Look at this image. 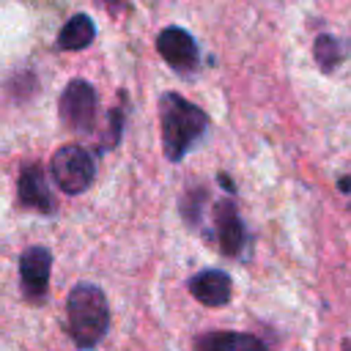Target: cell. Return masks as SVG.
<instances>
[{"label": "cell", "mask_w": 351, "mask_h": 351, "mask_svg": "<svg viewBox=\"0 0 351 351\" xmlns=\"http://www.w3.org/2000/svg\"><path fill=\"white\" fill-rule=\"evenodd\" d=\"M200 351H241V348H266V340L250 332H208L195 340Z\"/></svg>", "instance_id": "cell-10"}, {"label": "cell", "mask_w": 351, "mask_h": 351, "mask_svg": "<svg viewBox=\"0 0 351 351\" xmlns=\"http://www.w3.org/2000/svg\"><path fill=\"white\" fill-rule=\"evenodd\" d=\"M99 3H101V5H104V8H107V11H118V8H121V3H123V0H99Z\"/></svg>", "instance_id": "cell-16"}, {"label": "cell", "mask_w": 351, "mask_h": 351, "mask_svg": "<svg viewBox=\"0 0 351 351\" xmlns=\"http://www.w3.org/2000/svg\"><path fill=\"white\" fill-rule=\"evenodd\" d=\"M313 58H315V63L321 66V71H335L340 63H343V58H346V47L335 38V36H329V33H321L318 38H315V44H313Z\"/></svg>", "instance_id": "cell-12"}, {"label": "cell", "mask_w": 351, "mask_h": 351, "mask_svg": "<svg viewBox=\"0 0 351 351\" xmlns=\"http://www.w3.org/2000/svg\"><path fill=\"white\" fill-rule=\"evenodd\" d=\"M123 110H110L107 115V132H104V140L99 145V151H107V148H115L121 143V134H123Z\"/></svg>", "instance_id": "cell-14"}, {"label": "cell", "mask_w": 351, "mask_h": 351, "mask_svg": "<svg viewBox=\"0 0 351 351\" xmlns=\"http://www.w3.org/2000/svg\"><path fill=\"white\" fill-rule=\"evenodd\" d=\"M96 38V25L88 14H74L58 33V49L66 52H80L85 47H90Z\"/></svg>", "instance_id": "cell-11"}, {"label": "cell", "mask_w": 351, "mask_h": 351, "mask_svg": "<svg viewBox=\"0 0 351 351\" xmlns=\"http://www.w3.org/2000/svg\"><path fill=\"white\" fill-rule=\"evenodd\" d=\"M159 129L167 162H181L203 140L208 129V115L195 101L184 99L176 90H167L159 96Z\"/></svg>", "instance_id": "cell-1"}, {"label": "cell", "mask_w": 351, "mask_h": 351, "mask_svg": "<svg viewBox=\"0 0 351 351\" xmlns=\"http://www.w3.org/2000/svg\"><path fill=\"white\" fill-rule=\"evenodd\" d=\"M156 52H159L162 60H165L173 71H178V74H189V71L197 69V58H200L197 41H195V36H192L189 30H184V27L170 25V27L159 30V36H156Z\"/></svg>", "instance_id": "cell-7"}, {"label": "cell", "mask_w": 351, "mask_h": 351, "mask_svg": "<svg viewBox=\"0 0 351 351\" xmlns=\"http://www.w3.org/2000/svg\"><path fill=\"white\" fill-rule=\"evenodd\" d=\"M49 176H52V181L58 184L60 192H66L71 197L82 195L93 184L96 156H93V151H88L77 143L60 145L49 159Z\"/></svg>", "instance_id": "cell-3"}, {"label": "cell", "mask_w": 351, "mask_h": 351, "mask_svg": "<svg viewBox=\"0 0 351 351\" xmlns=\"http://www.w3.org/2000/svg\"><path fill=\"white\" fill-rule=\"evenodd\" d=\"M58 110H60V121L77 132V134H88L96 126V112H99V96L96 88L88 80H71L58 99Z\"/></svg>", "instance_id": "cell-4"}, {"label": "cell", "mask_w": 351, "mask_h": 351, "mask_svg": "<svg viewBox=\"0 0 351 351\" xmlns=\"http://www.w3.org/2000/svg\"><path fill=\"white\" fill-rule=\"evenodd\" d=\"M217 181H219V184L228 189V195H236V186H233V181L228 178V173H217Z\"/></svg>", "instance_id": "cell-15"}, {"label": "cell", "mask_w": 351, "mask_h": 351, "mask_svg": "<svg viewBox=\"0 0 351 351\" xmlns=\"http://www.w3.org/2000/svg\"><path fill=\"white\" fill-rule=\"evenodd\" d=\"M110 329V304L96 282H77L66 296V332L80 348H93Z\"/></svg>", "instance_id": "cell-2"}, {"label": "cell", "mask_w": 351, "mask_h": 351, "mask_svg": "<svg viewBox=\"0 0 351 351\" xmlns=\"http://www.w3.org/2000/svg\"><path fill=\"white\" fill-rule=\"evenodd\" d=\"M189 293L206 307H225L233 296V280L222 269H203L189 277Z\"/></svg>", "instance_id": "cell-9"}, {"label": "cell", "mask_w": 351, "mask_h": 351, "mask_svg": "<svg viewBox=\"0 0 351 351\" xmlns=\"http://www.w3.org/2000/svg\"><path fill=\"white\" fill-rule=\"evenodd\" d=\"M16 203L22 208H30V211H38V214H52L55 211V197L49 192V184H47V176H44V167L41 165H25L19 170V178H16Z\"/></svg>", "instance_id": "cell-8"}, {"label": "cell", "mask_w": 351, "mask_h": 351, "mask_svg": "<svg viewBox=\"0 0 351 351\" xmlns=\"http://www.w3.org/2000/svg\"><path fill=\"white\" fill-rule=\"evenodd\" d=\"M214 241L228 258H241L250 250V233L233 197H219L214 203Z\"/></svg>", "instance_id": "cell-5"}, {"label": "cell", "mask_w": 351, "mask_h": 351, "mask_svg": "<svg viewBox=\"0 0 351 351\" xmlns=\"http://www.w3.org/2000/svg\"><path fill=\"white\" fill-rule=\"evenodd\" d=\"M49 274H52V252L47 247L33 244L19 252V288L27 302L47 299Z\"/></svg>", "instance_id": "cell-6"}, {"label": "cell", "mask_w": 351, "mask_h": 351, "mask_svg": "<svg viewBox=\"0 0 351 351\" xmlns=\"http://www.w3.org/2000/svg\"><path fill=\"white\" fill-rule=\"evenodd\" d=\"M343 192H351V178H340V184H337Z\"/></svg>", "instance_id": "cell-17"}, {"label": "cell", "mask_w": 351, "mask_h": 351, "mask_svg": "<svg viewBox=\"0 0 351 351\" xmlns=\"http://www.w3.org/2000/svg\"><path fill=\"white\" fill-rule=\"evenodd\" d=\"M208 203V192L206 186H192L184 197H181V214L192 228H203V206Z\"/></svg>", "instance_id": "cell-13"}]
</instances>
